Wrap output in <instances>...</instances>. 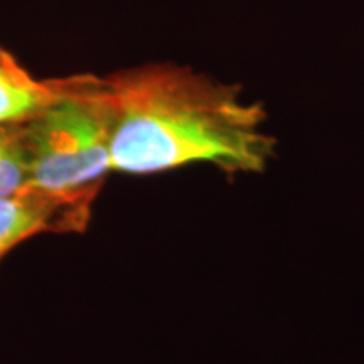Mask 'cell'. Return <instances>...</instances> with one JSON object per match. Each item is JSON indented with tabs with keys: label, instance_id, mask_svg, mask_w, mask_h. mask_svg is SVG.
Segmentation results:
<instances>
[{
	"label": "cell",
	"instance_id": "obj_1",
	"mask_svg": "<svg viewBox=\"0 0 364 364\" xmlns=\"http://www.w3.org/2000/svg\"><path fill=\"white\" fill-rule=\"evenodd\" d=\"M112 107V171L145 176L209 164L228 176L263 174L277 140L262 103L176 63L103 78Z\"/></svg>",
	"mask_w": 364,
	"mask_h": 364
},
{
	"label": "cell",
	"instance_id": "obj_2",
	"mask_svg": "<svg viewBox=\"0 0 364 364\" xmlns=\"http://www.w3.org/2000/svg\"><path fill=\"white\" fill-rule=\"evenodd\" d=\"M112 107L103 78L75 76L70 90L24 122L33 188L76 191L112 171Z\"/></svg>",
	"mask_w": 364,
	"mask_h": 364
},
{
	"label": "cell",
	"instance_id": "obj_3",
	"mask_svg": "<svg viewBox=\"0 0 364 364\" xmlns=\"http://www.w3.org/2000/svg\"><path fill=\"white\" fill-rule=\"evenodd\" d=\"M102 184L76 191H44L0 198V260L21 241L41 233H78L88 225Z\"/></svg>",
	"mask_w": 364,
	"mask_h": 364
},
{
	"label": "cell",
	"instance_id": "obj_4",
	"mask_svg": "<svg viewBox=\"0 0 364 364\" xmlns=\"http://www.w3.org/2000/svg\"><path fill=\"white\" fill-rule=\"evenodd\" d=\"M73 78L38 80L4 51L0 56V127L31 120L63 97Z\"/></svg>",
	"mask_w": 364,
	"mask_h": 364
},
{
	"label": "cell",
	"instance_id": "obj_5",
	"mask_svg": "<svg viewBox=\"0 0 364 364\" xmlns=\"http://www.w3.org/2000/svg\"><path fill=\"white\" fill-rule=\"evenodd\" d=\"M33 188L24 122L0 127V198Z\"/></svg>",
	"mask_w": 364,
	"mask_h": 364
},
{
	"label": "cell",
	"instance_id": "obj_6",
	"mask_svg": "<svg viewBox=\"0 0 364 364\" xmlns=\"http://www.w3.org/2000/svg\"><path fill=\"white\" fill-rule=\"evenodd\" d=\"M2 53H4V49H2V48H0V56H2Z\"/></svg>",
	"mask_w": 364,
	"mask_h": 364
}]
</instances>
